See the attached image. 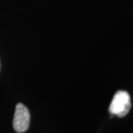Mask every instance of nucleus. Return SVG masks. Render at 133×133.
Segmentation results:
<instances>
[{
  "mask_svg": "<svg viewBox=\"0 0 133 133\" xmlns=\"http://www.w3.org/2000/svg\"><path fill=\"white\" fill-rule=\"evenodd\" d=\"M131 98L126 91H118L115 94L109 106V112L118 117H124L128 114L131 109Z\"/></svg>",
  "mask_w": 133,
  "mask_h": 133,
  "instance_id": "obj_1",
  "label": "nucleus"
},
{
  "mask_svg": "<svg viewBox=\"0 0 133 133\" xmlns=\"http://www.w3.org/2000/svg\"><path fill=\"white\" fill-rule=\"evenodd\" d=\"M30 115L28 109L24 104L19 103L16 107L13 126L15 131L18 133L26 132L30 126Z\"/></svg>",
  "mask_w": 133,
  "mask_h": 133,
  "instance_id": "obj_2",
  "label": "nucleus"
}]
</instances>
